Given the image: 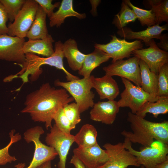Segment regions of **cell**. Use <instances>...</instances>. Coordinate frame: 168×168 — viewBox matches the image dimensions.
Here are the masks:
<instances>
[{"mask_svg":"<svg viewBox=\"0 0 168 168\" xmlns=\"http://www.w3.org/2000/svg\"><path fill=\"white\" fill-rule=\"evenodd\" d=\"M74 100L65 89H56L47 82L26 96L21 112L29 114L34 122L44 123L48 129L52 127L54 117L59 109Z\"/></svg>","mask_w":168,"mask_h":168,"instance_id":"1","label":"cell"},{"mask_svg":"<svg viewBox=\"0 0 168 168\" xmlns=\"http://www.w3.org/2000/svg\"><path fill=\"white\" fill-rule=\"evenodd\" d=\"M128 121L132 132L124 130L121 133L131 143H138L144 147L150 146L154 140L168 144V121H150L129 112Z\"/></svg>","mask_w":168,"mask_h":168,"instance_id":"2","label":"cell"},{"mask_svg":"<svg viewBox=\"0 0 168 168\" xmlns=\"http://www.w3.org/2000/svg\"><path fill=\"white\" fill-rule=\"evenodd\" d=\"M54 83L56 86L63 87L70 93L77 105L80 113L92 108L94 105L95 94L91 91L93 88L91 75L87 78L67 82H61L58 79Z\"/></svg>","mask_w":168,"mask_h":168,"instance_id":"3","label":"cell"},{"mask_svg":"<svg viewBox=\"0 0 168 168\" xmlns=\"http://www.w3.org/2000/svg\"><path fill=\"white\" fill-rule=\"evenodd\" d=\"M124 146L136 158L138 164L145 168H155L158 163L168 159V144L154 141L151 146L143 147L139 151L134 149L132 143L125 138Z\"/></svg>","mask_w":168,"mask_h":168,"instance_id":"4","label":"cell"},{"mask_svg":"<svg viewBox=\"0 0 168 168\" xmlns=\"http://www.w3.org/2000/svg\"><path fill=\"white\" fill-rule=\"evenodd\" d=\"M44 132L41 126H37L27 129L24 133L26 142L28 143L33 142L35 147L32 160L29 166L24 168H37L44 163L54 160L58 155L54 148L40 141V136Z\"/></svg>","mask_w":168,"mask_h":168,"instance_id":"5","label":"cell"},{"mask_svg":"<svg viewBox=\"0 0 168 168\" xmlns=\"http://www.w3.org/2000/svg\"><path fill=\"white\" fill-rule=\"evenodd\" d=\"M125 89L120 94L117 102L119 107H129L131 112L136 114L142 105L147 101L155 102L159 96L151 95L140 86L133 84L129 80L121 77Z\"/></svg>","mask_w":168,"mask_h":168,"instance_id":"6","label":"cell"},{"mask_svg":"<svg viewBox=\"0 0 168 168\" xmlns=\"http://www.w3.org/2000/svg\"><path fill=\"white\" fill-rule=\"evenodd\" d=\"M39 6L35 0H26L13 22L7 26V35L22 38L26 37L34 21Z\"/></svg>","mask_w":168,"mask_h":168,"instance_id":"7","label":"cell"},{"mask_svg":"<svg viewBox=\"0 0 168 168\" xmlns=\"http://www.w3.org/2000/svg\"><path fill=\"white\" fill-rule=\"evenodd\" d=\"M139 60L138 58L134 56L126 60L121 59L112 63L104 67L103 69L105 75L120 77L141 87Z\"/></svg>","mask_w":168,"mask_h":168,"instance_id":"8","label":"cell"},{"mask_svg":"<svg viewBox=\"0 0 168 168\" xmlns=\"http://www.w3.org/2000/svg\"><path fill=\"white\" fill-rule=\"evenodd\" d=\"M111 36L112 39L109 43L105 44L96 43L94 47L103 51L112 58V63L129 58L133 51L143 47V44L140 40L128 42L125 39L117 38L115 35Z\"/></svg>","mask_w":168,"mask_h":168,"instance_id":"9","label":"cell"},{"mask_svg":"<svg viewBox=\"0 0 168 168\" xmlns=\"http://www.w3.org/2000/svg\"><path fill=\"white\" fill-rule=\"evenodd\" d=\"M103 147L108 155V160L98 168H127L129 166H141L135 156L125 149L123 143H106Z\"/></svg>","mask_w":168,"mask_h":168,"instance_id":"10","label":"cell"},{"mask_svg":"<svg viewBox=\"0 0 168 168\" xmlns=\"http://www.w3.org/2000/svg\"><path fill=\"white\" fill-rule=\"evenodd\" d=\"M74 135L64 133L60 130L55 124L47 133L45 141L47 145L53 147L59 156L57 168H66V162L68 152L74 142Z\"/></svg>","mask_w":168,"mask_h":168,"instance_id":"11","label":"cell"},{"mask_svg":"<svg viewBox=\"0 0 168 168\" xmlns=\"http://www.w3.org/2000/svg\"><path fill=\"white\" fill-rule=\"evenodd\" d=\"M25 42L24 38L0 35V59L22 64L25 60L22 49Z\"/></svg>","mask_w":168,"mask_h":168,"instance_id":"12","label":"cell"},{"mask_svg":"<svg viewBox=\"0 0 168 168\" xmlns=\"http://www.w3.org/2000/svg\"><path fill=\"white\" fill-rule=\"evenodd\" d=\"M132 54L144 62L151 71L156 75L161 67L168 63V52L159 48L154 39L151 40L148 48L135 50Z\"/></svg>","mask_w":168,"mask_h":168,"instance_id":"13","label":"cell"},{"mask_svg":"<svg viewBox=\"0 0 168 168\" xmlns=\"http://www.w3.org/2000/svg\"><path fill=\"white\" fill-rule=\"evenodd\" d=\"M73 153L86 168H98L108 160L105 150L101 148L98 143L89 147H78L73 149Z\"/></svg>","mask_w":168,"mask_h":168,"instance_id":"14","label":"cell"},{"mask_svg":"<svg viewBox=\"0 0 168 168\" xmlns=\"http://www.w3.org/2000/svg\"><path fill=\"white\" fill-rule=\"evenodd\" d=\"M119 109L117 101L114 100L98 101L94 104L90 111V119L106 124H112Z\"/></svg>","mask_w":168,"mask_h":168,"instance_id":"15","label":"cell"},{"mask_svg":"<svg viewBox=\"0 0 168 168\" xmlns=\"http://www.w3.org/2000/svg\"><path fill=\"white\" fill-rule=\"evenodd\" d=\"M168 24L160 26L159 24L148 27L144 30L139 31H134L128 27H125L119 30L117 34L124 39L132 40L136 39L142 40L147 46H149L151 40L154 39H160L162 32L167 30Z\"/></svg>","mask_w":168,"mask_h":168,"instance_id":"16","label":"cell"},{"mask_svg":"<svg viewBox=\"0 0 168 168\" xmlns=\"http://www.w3.org/2000/svg\"><path fill=\"white\" fill-rule=\"evenodd\" d=\"M91 77L92 88L96 90L100 100H114L119 95V86L112 77L105 74L100 77H95L93 75Z\"/></svg>","mask_w":168,"mask_h":168,"instance_id":"17","label":"cell"},{"mask_svg":"<svg viewBox=\"0 0 168 168\" xmlns=\"http://www.w3.org/2000/svg\"><path fill=\"white\" fill-rule=\"evenodd\" d=\"M75 16L79 19L86 17L85 13H80L75 11L73 6V0H63L58 9L54 12L49 18V26L51 27H60L64 22L65 19L69 17Z\"/></svg>","mask_w":168,"mask_h":168,"instance_id":"18","label":"cell"},{"mask_svg":"<svg viewBox=\"0 0 168 168\" xmlns=\"http://www.w3.org/2000/svg\"><path fill=\"white\" fill-rule=\"evenodd\" d=\"M63 52L70 68L73 71H79L82 68L86 54L78 50L75 40L70 39L65 41L63 44Z\"/></svg>","mask_w":168,"mask_h":168,"instance_id":"19","label":"cell"},{"mask_svg":"<svg viewBox=\"0 0 168 168\" xmlns=\"http://www.w3.org/2000/svg\"><path fill=\"white\" fill-rule=\"evenodd\" d=\"M47 14L39 5L35 19L26 37L29 40H44L51 35L49 34L46 24Z\"/></svg>","mask_w":168,"mask_h":168,"instance_id":"20","label":"cell"},{"mask_svg":"<svg viewBox=\"0 0 168 168\" xmlns=\"http://www.w3.org/2000/svg\"><path fill=\"white\" fill-rule=\"evenodd\" d=\"M54 41L51 35L44 40H28L25 42L23 51L25 54L31 53L48 57L54 53L53 45Z\"/></svg>","mask_w":168,"mask_h":168,"instance_id":"21","label":"cell"},{"mask_svg":"<svg viewBox=\"0 0 168 168\" xmlns=\"http://www.w3.org/2000/svg\"><path fill=\"white\" fill-rule=\"evenodd\" d=\"M110 58L103 51L95 48L92 52L86 54L82 68L78 71V73L83 77H88L94 69L101 63L107 61Z\"/></svg>","mask_w":168,"mask_h":168,"instance_id":"22","label":"cell"},{"mask_svg":"<svg viewBox=\"0 0 168 168\" xmlns=\"http://www.w3.org/2000/svg\"><path fill=\"white\" fill-rule=\"evenodd\" d=\"M139 66L141 82V87L148 93L158 96V75L151 72L147 65L140 59Z\"/></svg>","mask_w":168,"mask_h":168,"instance_id":"23","label":"cell"},{"mask_svg":"<svg viewBox=\"0 0 168 168\" xmlns=\"http://www.w3.org/2000/svg\"><path fill=\"white\" fill-rule=\"evenodd\" d=\"M168 112V96L158 97L155 102L147 101L145 103L136 114L144 118L147 113L152 114L153 117L157 118L160 114H165Z\"/></svg>","mask_w":168,"mask_h":168,"instance_id":"24","label":"cell"},{"mask_svg":"<svg viewBox=\"0 0 168 168\" xmlns=\"http://www.w3.org/2000/svg\"><path fill=\"white\" fill-rule=\"evenodd\" d=\"M97 132L94 126L89 124L83 125L74 136V142L78 147H84L93 146L97 143Z\"/></svg>","mask_w":168,"mask_h":168,"instance_id":"25","label":"cell"},{"mask_svg":"<svg viewBox=\"0 0 168 168\" xmlns=\"http://www.w3.org/2000/svg\"><path fill=\"white\" fill-rule=\"evenodd\" d=\"M137 19L133 10L125 0H123L120 10L115 16L112 23L119 30L125 27L129 23L134 22Z\"/></svg>","mask_w":168,"mask_h":168,"instance_id":"26","label":"cell"},{"mask_svg":"<svg viewBox=\"0 0 168 168\" xmlns=\"http://www.w3.org/2000/svg\"><path fill=\"white\" fill-rule=\"evenodd\" d=\"M155 16L156 24L163 22L168 23V0H149L147 1Z\"/></svg>","mask_w":168,"mask_h":168,"instance_id":"27","label":"cell"},{"mask_svg":"<svg viewBox=\"0 0 168 168\" xmlns=\"http://www.w3.org/2000/svg\"><path fill=\"white\" fill-rule=\"evenodd\" d=\"M124 0L133 10L142 26L149 27L156 25L155 16L152 9H142L134 5L129 0Z\"/></svg>","mask_w":168,"mask_h":168,"instance_id":"28","label":"cell"},{"mask_svg":"<svg viewBox=\"0 0 168 168\" xmlns=\"http://www.w3.org/2000/svg\"><path fill=\"white\" fill-rule=\"evenodd\" d=\"M15 130L13 129L9 132V142L4 147L0 149V165H5L17 160L15 156H11L9 152V149L11 145L21 139V135L19 133L15 134Z\"/></svg>","mask_w":168,"mask_h":168,"instance_id":"29","label":"cell"},{"mask_svg":"<svg viewBox=\"0 0 168 168\" xmlns=\"http://www.w3.org/2000/svg\"><path fill=\"white\" fill-rule=\"evenodd\" d=\"M26 1V0H0L6 10L10 22H13Z\"/></svg>","mask_w":168,"mask_h":168,"instance_id":"30","label":"cell"},{"mask_svg":"<svg viewBox=\"0 0 168 168\" xmlns=\"http://www.w3.org/2000/svg\"><path fill=\"white\" fill-rule=\"evenodd\" d=\"M53 120L57 127L65 133L70 134L71 131L74 128L66 116L63 107L59 109L55 114Z\"/></svg>","mask_w":168,"mask_h":168,"instance_id":"31","label":"cell"},{"mask_svg":"<svg viewBox=\"0 0 168 168\" xmlns=\"http://www.w3.org/2000/svg\"><path fill=\"white\" fill-rule=\"evenodd\" d=\"M157 96H168V63L160 68L158 75Z\"/></svg>","mask_w":168,"mask_h":168,"instance_id":"32","label":"cell"},{"mask_svg":"<svg viewBox=\"0 0 168 168\" xmlns=\"http://www.w3.org/2000/svg\"><path fill=\"white\" fill-rule=\"evenodd\" d=\"M64 113L75 128L77 124L81 121L80 112L78 107L75 102L69 103L63 107Z\"/></svg>","mask_w":168,"mask_h":168,"instance_id":"33","label":"cell"},{"mask_svg":"<svg viewBox=\"0 0 168 168\" xmlns=\"http://www.w3.org/2000/svg\"><path fill=\"white\" fill-rule=\"evenodd\" d=\"M43 9L49 18L54 13V10L56 7L60 6V3L59 2H55L54 4L52 3V0H35Z\"/></svg>","mask_w":168,"mask_h":168,"instance_id":"34","label":"cell"},{"mask_svg":"<svg viewBox=\"0 0 168 168\" xmlns=\"http://www.w3.org/2000/svg\"><path fill=\"white\" fill-rule=\"evenodd\" d=\"M8 20L6 10L0 1V35L7 34V22Z\"/></svg>","mask_w":168,"mask_h":168,"instance_id":"35","label":"cell"},{"mask_svg":"<svg viewBox=\"0 0 168 168\" xmlns=\"http://www.w3.org/2000/svg\"><path fill=\"white\" fill-rule=\"evenodd\" d=\"M160 41L157 43L158 47L163 49V50L167 52L168 50V36L167 33L162 34L160 39Z\"/></svg>","mask_w":168,"mask_h":168,"instance_id":"36","label":"cell"},{"mask_svg":"<svg viewBox=\"0 0 168 168\" xmlns=\"http://www.w3.org/2000/svg\"><path fill=\"white\" fill-rule=\"evenodd\" d=\"M70 163L73 165L75 168H86L81 161L74 155L72 156Z\"/></svg>","mask_w":168,"mask_h":168,"instance_id":"37","label":"cell"},{"mask_svg":"<svg viewBox=\"0 0 168 168\" xmlns=\"http://www.w3.org/2000/svg\"><path fill=\"white\" fill-rule=\"evenodd\" d=\"M90 2L92 4V12L94 15L97 14L96 8L100 2V0H91Z\"/></svg>","mask_w":168,"mask_h":168,"instance_id":"38","label":"cell"},{"mask_svg":"<svg viewBox=\"0 0 168 168\" xmlns=\"http://www.w3.org/2000/svg\"><path fill=\"white\" fill-rule=\"evenodd\" d=\"M155 168H168V159L157 164Z\"/></svg>","mask_w":168,"mask_h":168,"instance_id":"39","label":"cell"},{"mask_svg":"<svg viewBox=\"0 0 168 168\" xmlns=\"http://www.w3.org/2000/svg\"><path fill=\"white\" fill-rule=\"evenodd\" d=\"M37 168H52L51 161H47Z\"/></svg>","mask_w":168,"mask_h":168,"instance_id":"40","label":"cell"},{"mask_svg":"<svg viewBox=\"0 0 168 168\" xmlns=\"http://www.w3.org/2000/svg\"><path fill=\"white\" fill-rule=\"evenodd\" d=\"M25 166V163H19L16 165H15V168H24Z\"/></svg>","mask_w":168,"mask_h":168,"instance_id":"41","label":"cell"},{"mask_svg":"<svg viewBox=\"0 0 168 168\" xmlns=\"http://www.w3.org/2000/svg\"><path fill=\"white\" fill-rule=\"evenodd\" d=\"M140 167V168H145L144 167L142 166H141Z\"/></svg>","mask_w":168,"mask_h":168,"instance_id":"42","label":"cell"}]
</instances>
